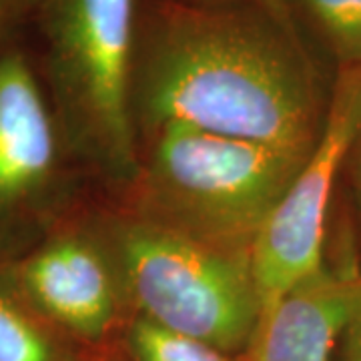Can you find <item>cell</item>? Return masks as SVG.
<instances>
[{"label": "cell", "instance_id": "5b68a950", "mask_svg": "<svg viewBox=\"0 0 361 361\" xmlns=\"http://www.w3.org/2000/svg\"><path fill=\"white\" fill-rule=\"evenodd\" d=\"M361 135V65L339 66L322 135L251 249L261 310L325 269L323 243L339 169Z\"/></svg>", "mask_w": 361, "mask_h": 361}, {"label": "cell", "instance_id": "4fadbf2b", "mask_svg": "<svg viewBox=\"0 0 361 361\" xmlns=\"http://www.w3.org/2000/svg\"><path fill=\"white\" fill-rule=\"evenodd\" d=\"M341 343H343L341 361H361V315L349 323V327L341 337Z\"/></svg>", "mask_w": 361, "mask_h": 361}, {"label": "cell", "instance_id": "5bb4252c", "mask_svg": "<svg viewBox=\"0 0 361 361\" xmlns=\"http://www.w3.org/2000/svg\"><path fill=\"white\" fill-rule=\"evenodd\" d=\"M26 2H30V0H0V37Z\"/></svg>", "mask_w": 361, "mask_h": 361}, {"label": "cell", "instance_id": "9c48e42d", "mask_svg": "<svg viewBox=\"0 0 361 361\" xmlns=\"http://www.w3.org/2000/svg\"><path fill=\"white\" fill-rule=\"evenodd\" d=\"M0 361H71L13 277L0 279Z\"/></svg>", "mask_w": 361, "mask_h": 361}, {"label": "cell", "instance_id": "277c9868", "mask_svg": "<svg viewBox=\"0 0 361 361\" xmlns=\"http://www.w3.org/2000/svg\"><path fill=\"white\" fill-rule=\"evenodd\" d=\"M113 263L139 317L231 355L249 349L261 315L249 249L141 213L118 223Z\"/></svg>", "mask_w": 361, "mask_h": 361}, {"label": "cell", "instance_id": "ba28073f", "mask_svg": "<svg viewBox=\"0 0 361 361\" xmlns=\"http://www.w3.org/2000/svg\"><path fill=\"white\" fill-rule=\"evenodd\" d=\"M361 315V273L327 267L261 310L243 361H331L336 343Z\"/></svg>", "mask_w": 361, "mask_h": 361}, {"label": "cell", "instance_id": "9a60e30c", "mask_svg": "<svg viewBox=\"0 0 361 361\" xmlns=\"http://www.w3.org/2000/svg\"><path fill=\"white\" fill-rule=\"evenodd\" d=\"M351 163H353V191H355V201H357L361 217V135L351 153Z\"/></svg>", "mask_w": 361, "mask_h": 361}, {"label": "cell", "instance_id": "30bf717a", "mask_svg": "<svg viewBox=\"0 0 361 361\" xmlns=\"http://www.w3.org/2000/svg\"><path fill=\"white\" fill-rule=\"evenodd\" d=\"M339 66L361 65V0H291Z\"/></svg>", "mask_w": 361, "mask_h": 361}, {"label": "cell", "instance_id": "8fae6325", "mask_svg": "<svg viewBox=\"0 0 361 361\" xmlns=\"http://www.w3.org/2000/svg\"><path fill=\"white\" fill-rule=\"evenodd\" d=\"M129 348L137 361H239L231 353L193 337L169 331L137 317L129 327Z\"/></svg>", "mask_w": 361, "mask_h": 361}, {"label": "cell", "instance_id": "7a4b0ae2", "mask_svg": "<svg viewBox=\"0 0 361 361\" xmlns=\"http://www.w3.org/2000/svg\"><path fill=\"white\" fill-rule=\"evenodd\" d=\"M149 139L137 177L142 213L249 251L310 157L180 123L159 127Z\"/></svg>", "mask_w": 361, "mask_h": 361}, {"label": "cell", "instance_id": "3957f363", "mask_svg": "<svg viewBox=\"0 0 361 361\" xmlns=\"http://www.w3.org/2000/svg\"><path fill=\"white\" fill-rule=\"evenodd\" d=\"M32 2L66 139L109 179H137L141 157L130 109L137 0Z\"/></svg>", "mask_w": 361, "mask_h": 361}, {"label": "cell", "instance_id": "52a82bcc", "mask_svg": "<svg viewBox=\"0 0 361 361\" xmlns=\"http://www.w3.org/2000/svg\"><path fill=\"white\" fill-rule=\"evenodd\" d=\"M115 263L97 243L59 235L14 267L13 281L47 322L87 341L103 339L118 311Z\"/></svg>", "mask_w": 361, "mask_h": 361}, {"label": "cell", "instance_id": "7c38bea8", "mask_svg": "<svg viewBox=\"0 0 361 361\" xmlns=\"http://www.w3.org/2000/svg\"><path fill=\"white\" fill-rule=\"evenodd\" d=\"M191 2H197V4H255L261 8H267L269 13L279 16L285 23L295 25L291 0H191Z\"/></svg>", "mask_w": 361, "mask_h": 361}, {"label": "cell", "instance_id": "8992f818", "mask_svg": "<svg viewBox=\"0 0 361 361\" xmlns=\"http://www.w3.org/2000/svg\"><path fill=\"white\" fill-rule=\"evenodd\" d=\"M56 129L25 54L0 52V239L49 199L59 173Z\"/></svg>", "mask_w": 361, "mask_h": 361}, {"label": "cell", "instance_id": "6da1fadb", "mask_svg": "<svg viewBox=\"0 0 361 361\" xmlns=\"http://www.w3.org/2000/svg\"><path fill=\"white\" fill-rule=\"evenodd\" d=\"M130 109L145 135L180 123L307 155L327 106L295 25L255 4L161 0L139 16Z\"/></svg>", "mask_w": 361, "mask_h": 361}]
</instances>
